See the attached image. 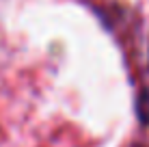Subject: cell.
Wrapping results in <instances>:
<instances>
[{
    "label": "cell",
    "instance_id": "1",
    "mask_svg": "<svg viewBox=\"0 0 149 147\" xmlns=\"http://www.w3.org/2000/svg\"><path fill=\"white\" fill-rule=\"evenodd\" d=\"M138 115H141L143 121H147V123H149V91H147V93H143L141 102H138Z\"/></svg>",
    "mask_w": 149,
    "mask_h": 147
}]
</instances>
